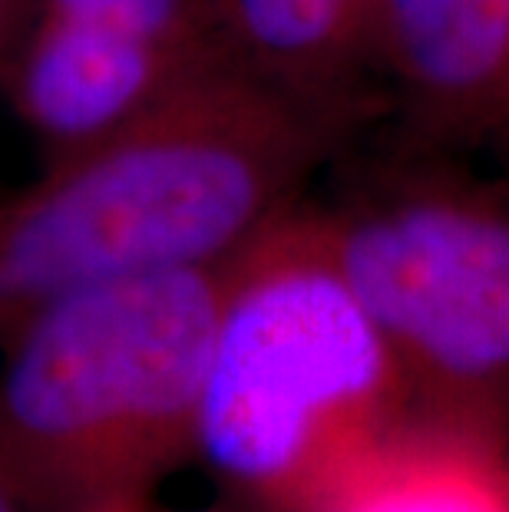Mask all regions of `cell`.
<instances>
[{
  "label": "cell",
  "instance_id": "obj_7",
  "mask_svg": "<svg viewBox=\"0 0 509 512\" xmlns=\"http://www.w3.org/2000/svg\"><path fill=\"white\" fill-rule=\"evenodd\" d=\"M225 57L318 110L371 126L384 96V0H209Z\"/></svg>",
  "mask_w": 509,
  "mask_h": 512
},
{
  "label": "cell",
  "instance_id": "obj_2",
  "mask_svg": "<svg viewBox=\"0 0 509 512\" xmlns=\"http://www.w3.org/2000/svg\"><path fill=\"white\" fill-rule=\"evenodd\" d=\"M407 420L394 357L305 199L229 261L199 456L265 512H331Z\"/></svg>",
  "mask_w": 509,
  "mask_h": 512
},
{
  "label": "cell",
  "instance_id": "obj_5",
  "mask_svg": "<svg viewBox=\"0 0 509 512\" xmlns=\"http://www.w3.org/2000/svg\"><path fill=\"white\" fill-rule=\"evenodd\" d=\"M381 60L404 143L509 156V0H384Z\"/></svg>",
  "mask_w": 509,
  "mask_h": 512
},
{
  "label": "cell",
  "instance_id": "obj_12",
  "mask_svg": "<svg viewBox=\"0 0 509 512\" xmlns=\"http://www.w3.org/2000/svg\"><path fill=\"white\" fill-rule=\"evenodd\" d=\"M0 512H27V509H24V506H20V503H17V499H14V496H10V493H7V489H4V486H0Z\"/></svg>",
  "mask_w": 509,
  "mask_h": 512
},
{
  "label": "cell",
  "instance_id": "obj_11",
  "mask_svg": "<svg viewBox=\"0 0 509 512\" xmlns=\"http://www.w3.org/2000/svg\"><path fill=\"white\" fill-rule=\"evenodd\" d=\"M90 512H159V509H153V499H129V503H113Z\"/></svg>",
  "mask_w": 509,
  "mask_h": 512
},
{
  "label": "cell",
  "instance_id": "obj_1",
  "mask_svg": "<svg viewBox=\"0 0 509 512\" xmlns=\"http://www.w3.org/2000/svg\"><path fill=\"white\" fill-rule=\"evenodd\" d=\"M361 123L219 57L149 110L0 192V344L110 281L225 265L308 199Z\"/></svg>",
  "mask_w": 509,
  "mask_h": 512
},
{
  "label": "cell",
  "instance_id": "obj_8",
  "mask_svg": "<svg viewBox=\"0 0 509 512\" xmlns=\"http://www.w3.org/2000/svg\"><path fill=\"white\" fill-rule=\"evenodd\" d=\"M331 512H509V440L414 417Z\"/></svg>",
  "mask_w": 509,
  "mask_h": 512
},
{
  "label": "cell",
  "instance_id": "obj_4",
  "mask_svg": "<svg viewBox=\"0 0 509 512\" xmlns=\"http://www.w3.org/2000/svg\"><path fill=\"white\" fill-rule=\"evenodd\" d=\"M311 205L414 417L509 440V179L404 143Z\"/></svg>",
  "mask_w": 509,
  "mask_h": 512
},
{
  "label": "cell",
  "instance_id": "obj_6",
  "mask_svg": "<svg viewBox=\"0 0 509 512\" xmlns=\"http://www.w3.org/2000/svg\"><path fill=\"white\" fill-rule=\"evenodd\" d=\"M215 60L70 20L24 17L0 70V93L43 162H53L129 123Z\"/></svg>",
  "mask_w": 509,
  "mask_h": 512
},
{
  "label": "cell",
  "instance_id": "obj_3",
  "mask_svg": "<svg viewBox=\"0 0 509 512\" xmlns=\"http://www.w3.org/2000/svg\"><path fill=\"white\" fill-rule=\"evenodd\" d=\"M229 261L73 291L0 344V486L27 512L153 499L199 456Z\"/></svg>",
  "mask_w": 509,
  "mask_h": 512
},
{
  "label": "cell",
  "instance_id": "obj_9",
  "mask_svg": "<svg viewBox=\"0 0 509 512\" xmlns=\"http://www.w3.org/2000/svg\"><path fill=\"white\" fill-rule=\"evenodd\" d=\"M24 17H53L70 24L133 37L186 57H222L209 0H27Z\"/></svg>",
  "mask_w": 509,
  "mask_h": 512
},
{
  "label": "cell",
  "instance_id": "obj_10",
  "mask_svg": "<svg viewBox=\"0 0 509 512\" xmlns=\"http://www.w3.org/2000/svg\"><path fill=\"white\" fill-rule=\"evenodd\" d=\"M24 14H27V0H0V70H4L7 53L20 34Z\"/></svg>",
  "mask_w": 509,
  "mask_h": 512
}]
</instances>
